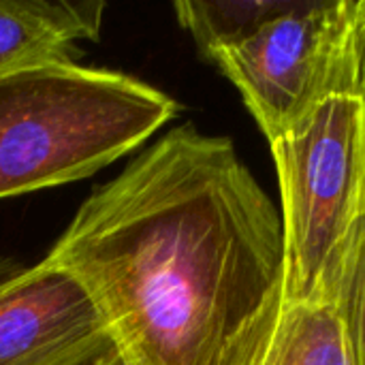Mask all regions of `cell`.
<instances>
[{"label": "cell", "instance_id": "cell-1", "mask_svg": "<svg viewBox=\"0 0 365 365\" xmlns=\"http://www.w3.org/2000/svg\"><path fill=\"white\" fill-rule=\"evenodd\" d=\"M45 259L120 365H255L282 306L280 212L235 143L190 122L96 186Z\"/></svg>", "mask_w": 365, "mask_h": 365}, {"label": "cell", "instance_id": "cell-2", "mask_svg": "<svg viewBox=\"0 0 365 365\" xmlns=\"http://www.w3.org/2000/svg\"><path fill=\"white\" fill-rule=\"evenodd\" d=\"M128 73L49 62L0 75V199L94 175L180 115Z\"/></svg>", "mask_w": 365, "mask_h": 365}, {"label": "cell", "instance_id": "cell-3", "mask_svg": "<svg viewBox=\"0 0 365 365\" xmlns=\"http://www.w3.org/2000/svg\"><path fill=\"white\" fill-rule=\"evenodd\" d=\"M284 235L282 302L308 299L342 261L365 199V94L325 101L269 141Z\"/></svg>", "mask_w": 365, "mask_h": 365}, {"label": "cell", "instance_id": "cell-4", "mask_svg": "<svg viewBox=\"0 0 365 365\" xmlns=\"http://www.w3.org/2000/svg\"><path fill=\"white\" fill-rule=\"evenodd\" d=\"M210 62L237 88L269 143L325 101L365 94V0H295Z\"/></svg>", "mask_w": 365, "mask_h": 365}, {"label": "cell", "instance_id": "cell-5", "mask_svg": "<svg viewBox=\"0 0 365 365\" xmlns=\"http://www.w3.org/2000/svg\"><path fill=\"white\" fill-rule=\"evenodd\" d=\"M101 0L0 2V75L49 62H77L83 43L101 38Z\"/></svg>", "mask_w": 365, "mask_h": 365}, {"label": "cell", "instance_id": "cell-6", "mask_svg": "<svg viewBox=\"0 0 365 365\" xmlns=\"http://www.w3.org/2000/svg\"><path fill=\"white\" fill-rule=\"evenodd\" d=\"M255 365H357L344 295V255L308 299L282 302Z\"/></svg>", "mask_w": 365, "mask_h": 365}, {"label": "cell", "instance_id": "cell-7", "mask_svg": "<svg viewBox=\"0 0 365 365\" xmlns=\"http://www.w3.org/2000/svg\"><path fill=\"white\" fill-rule=\"evenodd\" d=\"M293 4L295 0H182L173 11L201 56L210 60L216 51L250 38Z\"/></svg>", "mask_w": 365, "mask_h": 365}, {"label": "cell", "instance_id": "cell-8", "mask_svg": "<svg viewBox=\"0 0 365 365\" xmlns=\"http://www.w3.org/2000/svg\"><path fill=\"white\" fill-rule=\"evenodd\" d=\"M86 365H120V359H118L115 351H111V353L103 355L101 359H96V361H90V364H86Z\"/></svg>", "mask_w": 365, "mask_h": 365}]
</instances>
